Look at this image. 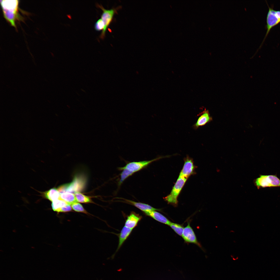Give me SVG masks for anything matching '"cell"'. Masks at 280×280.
<instances>
[{"instance_id": "44dd1931", "label": "cell", "mask_w": 280, "mask_h": 280, "mask_svg": "<svg viewBox=\"0 0 280 280\" xmlns=\"http://www.w3.org/2000/svg\"><path fill=\"white\" fill-rule=\"evenodd\" d=\"M71 207L75 211L86 214L87 213L82 205L79 203L76 202L72 204L71 205Z\"/></svg>"}, {"instance_id": "e0dca14e", "label": "cell", "mask_w": 280, "mask_h": 280, "mask_svg": "<svg viewBox=\"0 0 280 280\" xmlns=\"http://www.w3.org/2000/svg\"><path fill=\"white\" fill-rule=\"evenodd\" d=\"M67 204L63 201L58 199L52 202V208L54 211L60 212L62 208Z\"/></svg>"}, {"instance_id": "7c38bea8", "label": "cell", "mask_w": 280, "mask_h": 280, "mask_svg": "<svg viewBox=\"0 0 280 280\" xmlns=\"http://www.w3.org/2000/svg\"><path fill=\"white\" fill-rule=\"evenodd\" d=\"M120 198L121 199L123 200L121 201L122 202L133 205L142 211L143 212L151 211H160L161 210V209L154 208L148 204L139 202H136L131 200H128L123 198Z\"/></svg>"}, {"instance_id": "5bb4252c", "label": "cell", "mask_w": 280, "mask_h": 280, "mask_svg": "<svg viewBox=\"0 0 280 280\" xmlns=\"http://www.w3.org/2000/svg\"><path fill=\"white\" fill-rule=\"evenodd\" d=\"M132 229L124 226L118 235V244L115 253L121 248L123 243L130 235Z\"/></svg>"}, {"instance_id": "277c9868", "label": "cell", "mask_w": 280, "mask_h": 280, "mask_svg": "<svg viewBox=\"0 0 280 280\" xmlns=\"http://www.w3.org/2000/svg\"><path fill=\"white\" fill-rule=\"evenodd\" d=\"M269 8L266 17V33L260 48L262 45L271 29L280 23V10H276L270 7L267 3Z\"/></svg>"}, {"instance_id": "7a4b0ae2", "label": "cell", "mask_w": 280, "mask_h": 280, "mask_svg": "<svg viewBox=\"0 0 280 280\" xmlns=\"http://www.w3.org/2000/svg\"><path fill=\"white\" fill-rule=\"evenodd\" d=\"M255 185L258 189L267 187H280V179L276 174L260 175L254 180Z\"/></svg>"}, {"instance_id": "4fadbf2b", "label": "cell", "mask_w": 280, "mask_h": 280, "mask_svg": "<svg viewBox=\"0 0 280 280\" xmlns=\"http://www.w3.org/2000/svg\"><path fill=\"white\" fill-rule=\"evenodd\" d=\"M143 213L145 215L151 217L155 220L169 226L171 222L166 217L156 211H151Z\"/></svg>"}, {"instance_id": "ac0fdd59", "label": "cell", "mask_w": 280, "mask_h": 280, "mask_svg": "<svg viewBox=\"0 0 280 280\" xmlns=\"http://www.w3.org/2000/svg\"><path fill=\"white\" fill-rule=\"evenodd\" d=\"M122 171L120 174V179L118 182L119 186H120L123 182L128 178L132 175L134 173L125 169Z\"/></svg>"}, {"instance_id": "8992f818", "label": "cell", "mask_w": 280, "mask_h": 280, "mask_svg": "<svg viewBox=\"0 0 280 280\" xmlns=\"http://www.w3.org/2000/svg\"><path fill=\"white\" fill-rule=\"evenodd\" d=\"M97 6L103 11L101 18L104 23V27L100 36V38L103 39L105 36L107 29L111 22L114 15L116 12L117 9L114 8L109 10L106 9L101 5L99 4H97Z\"/></svg>"}, {"instance_id": "d6986e66", "label": "cell", "mask_w": 280, "mask_h": 280, "mask_svg": "<svg viewBox=\"0 0 280 280\" xmlns=\"http://www.w3.org/2000/svg\"><path fill=\"white\" fill-rule=\"evenodd\" d=\"M169 226L177 234L182 236L184 228L182 225L171 222Z\"/></svg>"}, {"instance_id": "9a60e30c", "label": "cell", "mask_w": 280, "mask_h": 280, "mask_svg": "<svg viewBox=\"0 0 280 280\" xmlns=\"http://www.w3.org/2000/svg\"><path fill=\"white\" fill-rule=\"evenodd\" d=\"M59 199L70 205L77 202L75 195L71 193L66 192L60 193Z\"/></svg>"}, {"instance_id": "8fae6325", "label": "cell", "mask_w": 280, "mask_h": 280, "mask_svg": "<svg viewBox=\"0 0 280 280\" xmlns=\"http://www.w3.org/2000/svg\"><path fill=\"white\" fill-rule=\"evenodd\" d=\"M142 218V216L139 214L133 211L131 212L127 216L125 222L124 226L133 229L137 226Z\"/></svg>"}, {"instance_id": "30bf717a", "label": "cell", "mask_w": 280, "mask_h": 280, "mask_svg": "<svg viewBox=\"0 0 280 280\" xmlns=\"http://www.w3.org/2000/svg\"><path fill=\"white\" fill-rule=\"evenodd\" d=\"M198 115L200 116L197 122L193 126V129L195 130L197 129L200 127L205 125L213 120L212 117L211 116L209 110L206 109Z\"/></svg>"}, {"instance_id": "3957f363", "label": "cell", "mask_w": 280, "mask_h": 280, "mask_svg": "<svg viewBox=\"0 0 280 280\" xmlns=\"http://www.w3.org/2000/svg\"><path fill=\"white\" fill-rule=\"evenodd\" d=\"M187 179L179 176L170 194L164 198L168 204L174 206L177 205V198Z\"/></svg>"}, {"instance_id": "ffe728a7", "label": "cell", "mask_w": 280, "mask_h": 280, "mask_svg": "<svg viewBox=\"0 0 280 280\" xmlns=\"http://www.w3.org/2000/svg\"><path fill=\"white\" fill-rule=\"evenodd\" d=\"M75 196L78 202L83 203L92 202V200L89 197L80 193L77 192L75 193Z\"/></svg>"}, {"instance_id": "ba28073f", "label": "cell", "mask_w": 280, "mask_h": 280, "mask_svg": "<svg viewBox=\"0 0 280 280\" xmlns=\"http://www.w3.org/2000/svg\"><path fill=\"white\" fill-rule=\"evenodd\" d=\"M181 236L185 242L194 243L199 247H201L189 222H188L187 226L184 228Z\"/></svg>"}, {"instance_id": "7402d4cb", "label": "cell", "mask_w": 280, "mask_h": 280, "mask_svg": "<svg viewBox=\"0 0 280 280\" xmlns=\"http://www.w3.org/2000/svg\"><path fill=\"white\" fill-rule=\"evenodd\" d=\"M104 27V23L101 18L99 19L96 22L94 25L95 29L97 31H100L102 30H103Z\"/></svg>"}, {"instance_id": "5b68a950", "label": "cell", "mask_w": 280, "mask_h": 280, "mask_svg": "<svg viewBox=\"0 0 280 280\" xmlns=\"http://www.w3.org/2000/svg\"><path fill=\"white\" fill-rule=\"evenodd\" d=\"M169 156H160L150 160H145L139 162H129L123 167L118 168L119 170L125 169L134 173L138 172L147 166L152 162L159 160L164 157H167Z\"/></svg>"}, {"instance_id": "603a6c76", "label": "cell", "mask_w": 280, "mask_h": 280, "mask_svg": "<svg viewBox=\"0 0 280 280\" xmlns=\"http://www.w3.org/2000/svg\"><path fill=\"white\" fill-rule=\"evenodd\" d=\"M70 205L67 204L62 208L60 212H65L70 211L72 209Z\"/></svg>"}, {"instance_id": "9c48e42d", "label": "cell", "mask_w": 280, "mask_h": 280, "mask_svg": "<svg viewBox=\"0 0 280 280\" xmlns=\"http://www.w3.org/2000/svg\"><path fill=\"white\" fill-rule=\"evenodd\" d=\"M85 183L83 178L75 177L72 182L66 184V192L75 193L78 192L83 189Z\"/></svg>"}, {"instance_id": "2e32d148", "label": "cell", "mask_w": 280, "mask_h": 280, "mask_svg": "<svg viewBox=\"0 0 280 280\" xmlns=\"http://www.w3.org/2000/svg\"><path fill=\"white\" fill-rule=\"evenodd\" d=\"M45 197L52 202L58 199L60 193L55 188H52L44 193Z\"/></svg>"}, {"instance_id": "6da1fadb", "label": "cell", "mask_w": 280, "mask_h": 280, "mask_svg": "<svg viewBox=\"0 0 280 280\" xmlns=\"http://www.w3.org/2000/svg\"><path fill=\"white\" fill-rule=\"evenodd\" d=\"M5 18L11 25L16 27L15 22L20 17L18 12V0H1Z\"/></svg>"}, {"instance_id": "52a82bcc", "label": "cell", "mask_w": 280, "mask_h": 280, "mask_svg": "<svg viewBox=\"0 0 280 280\" xmlns=\"http://www.w3.org/2000/svg\"><path fill=\"white\" fill-rule=\"evenodd\" d=\"M184 164L179 176L187 179L194 173L195 166L194 164L193 159L188 155L184 158Z\"/></svg>"}]
</instances>
